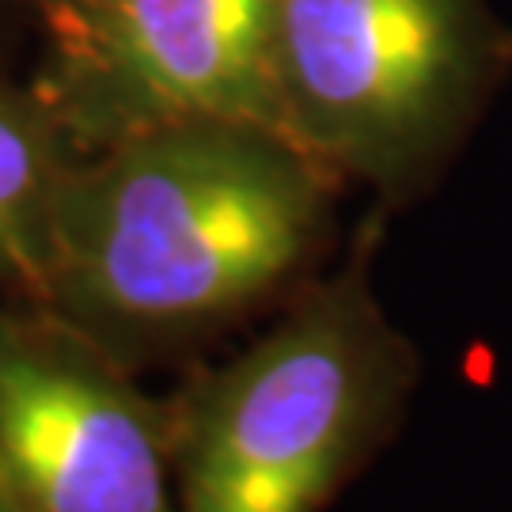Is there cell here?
Masks as SVG:
<instances>
[{"mask_svg":"<svg viewBox=\"0 0 512 512\" xmlns=\"http://www.w3.org/2000/svg\"><path fill=\"white\" fill-rule=\"evenodd\" d=\"M54 4H76V0H54Z\"/></svg>","mask_w":512,"mask_h":512,"instance_id":"obj_8","label":"cell"},{"mask_svg":"<svg viewBox=\"0 0 512 512\" xmlns=\"http://www.w3.org/2000/svg\"><path fill=\"white\" fill-rule=\"evenodd\" d=\"M0 478L16 512H179L171 406L54 311L0 304Z\"/></svg>","mask_w":512,"mask_h":512,"instance_id":"obj_4","label":"cell"},{"mask_svg":"<svg viewBox=\"0 0 512 512\" xmlns=\"http://www.w3.org/2000/svg\"><path fill=\"white\" fill-rule=\"evenodd\" d=\"M54 31V118L92 145L190 118L281 133L274 0H76L54 4Z\"/></svg>","mask_w":512,"mask_h":512,"instance_id":"obj_5","label":"cell"},{"mask_svg":"<svg viewBox=\"0 0 512 512\" xmlns=\"http://www.w3.org/2000/svg\"><path fill=\"white\" fill-rule=\"evenodd\" d=\"M69 167L50 110L0 92V296H38L50 258V217Z\"/></svg>","mask_w":512,"mask_h":512,"instance_id":"obj_6","label":"cell"},{"mask_svg":"<svg viewBox=\"0 0 512 512\" xmlns=\"http://www.w3.org/2000/svg\"><path fill=\"white\" fill-rule=\"evenodd\" d=\"M327 228V167L255 122L133 129L69 164L38 308L126 368L277 293Z\"/></svg>","mask_w":512,"mask_h":512,"instance_id":"obj_1","label":"cell"},{"mask_svg":"<svg viewBox=\"0 0 512 512\" xmlns=\"http://www.w3.org/2000/svg\"><path fill=\"white\" fill-rule=\"evenodd\" d=\"M410 357L361 270L171 399L179 512H323L391 433Z\"/></svg>","mask_w":512,"mask_h":512,"instance_id":"obj_2","label":"cell"},{"mask_svg":"<svg viewBox=\"0 0 512 512\" xmlns=\"http://www.w3.org/2000/svg\"><path fill=\"white\" fill-rule=\"evenodd\" d=\"M0 512H16L12 497H8V490H4V478H0Z\"/></svg>","mask_w":512,"mask_h":512,"instance_id":"obj_7","label":"cell"},{"mask_svg":"<svg viewBox=\"0 0 512 512\" xmlns=\"http://www.w3.org/2000/svg\"><path fill=\"white\" fill-rule=\"evenodd\" d=\"M475 76V0H274L281 133L327 171L403 183Z\"/></svg>","mask_w":512,"mask_h":512,"instance_id":"obj_3","label":"cell"}]
</instances>
